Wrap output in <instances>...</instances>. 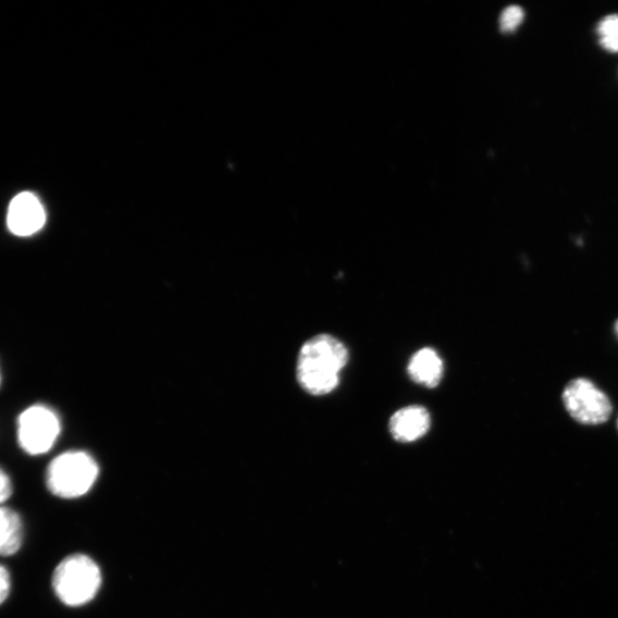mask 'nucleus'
Listing matches in <instances>:
<instances>
[{
	"label": "nucleus",
	"instance_id": "nucleus-15",
	"mask_svg": "<svg viewBox=\"0 0 618 618\" xmlns=\"http://www.w3.org/2000/svg\"><path fill=\"white\" fill-rule=\"evenodd\" d=\"M617 428H618V419H617Z\"/></svg>",
	"mask_w": 618,
	"mask_h": 618
},
{
	"label": "nucleus",
	"instance_id": "nucleus-6",
	"mask_svg": "<svg viewBox=\"0 0 618 618\" xmlns=\"http://www.w3.org/2000/svg\"><path fill=\"white\" fill-rule=\"evenodd\" d=\"M47 222L38 198L32 193H21L12 201L8 215L10 231L22 237L32 236Z\"/></svg>",
	"mask_w": 618,
	"mask_h": 618
},
{
	"label": "nucleus",
	"instance_id": "nucleus-7",
	"mask_svg": "<svg viewBox=\"0 0 618 618\" xmlns=\"http://www.w3.org/2000/svg\"><path fill=\"white\" fill-rule=\"evenodd\" d=\"M431 416L422 406H409L396 411L390 422L392 436L399 443H413L429 432Z\"/></svg>",
	"mask_w": 618,
	"mask_h": 618
},
{
	"label": "nucleus",
	"instance_id": "nucleus-1",
	"mask_svg": "<svg viewBox=\"0 0 618 618\" xmlns=\"http://www.w3.org/2000/svg\"><path fill=\"white\" fill-rule=\"evenodd\" d=\"M349 353L334 336L318 335L307 341L300 349L297 379L309 394L325 395L334 392L341 381V372L347 366Z\"/></svg>",
	"mask_w": 618,
	"mask_h": 618
},
{
	"label": "nucleus",
	"instance_id": "nucleus-11",
	"mask_svg": "<svg viewBox=\"0 0 618 618\" xmlns=\"http://www.w3.org/2000/svg\"><path fill=\"white\" fill-rule=\"evenodd\" d=\"M524 18V12L520 7L514 5L505 9L499 18V27L503 33L516 32Z\"/></svg>",
	"mask_w": 618,
	"mask_h": 618
},
{
	"label": "nucleus",
	"instance_id": "nucleus-12",
	"mask_svg": "<svg viewBox=\"0 0 618 618\" xmlns=\"http://www.w3.org/2000/svg\"><path fill=\"white\" fill-rule=\"evenodd\" d=\"M11 590V573L5 566L0 565V606H2L9 600Z\"/></svg>",
	"mask_w": 618,
	"mask_h": 618
},
{
	"label": "nucleus",
	"instance_id": "nucleus-13",
	"mask_svg": "<svg viewBox=\"0 0 618 618\" xmlns=\"http://www.w3.org/2000/svg\"><path fill=\"white\" fill-rule=\"evenodd\" d=\"M13 495V483L10 475L0 468V506H3Z\"/></svg>",
	"mask_w": 618,
	"mask_h": 618
},
{
	"label": "nucleus",
	"instance_id": "nucleus-9",
	"mask_svg": "<svg viewBox=\"0 0 618 618\" xmlns=\"http://www.w3.org/2000/svg\"><path fill=\"white\" fill-rule=\"evenodd\" d=\"M25 527L20 515L0 506V557H13L24 544Z\"/></svg>",
	"mask_w": 618,
	"mask_h": 618
},
{
	"label": "nucleus",
	"instance_id": "nucleus-8",
	"mask_svg": "<svg viewBox=\"0 0 618 618\" xmlns=\"http://www.w3.org/2000/svg\"><path fill=\"white\" fill-rule=\"evenodd\" d=\"M444 361L433 348H422L415 353L408 364L410 379L428 388L436 387L444 376Z\"/></svg>",
	"mask_w": 618,
	"mask_h": 618
},
{
	"label": "nucleus",
	"instance_id": "nucleus-4",
	"mask_svg": "<svg viewBox=\"0 0 618 618\" xmlns=\"http://www.w3.org/2000/svg\"><path fill=\"white\" fill-rule=\"evenodd\" d=\"M60 433V418L48 406L34 405L17 418V444L29 456L49 453Z\"/></svg>",
	"mask_w": 618,
	"mask_h": 618
},
{
	"label": "nucleus",
	"instance_id": "nucleus-5",
	"mask_svg": "<svg viewBox=\"0 0 618 618\" xmlns=\"http://www.w3.org/2000/svg\"><path fill=\"white\" fill-rule=\"evenodd\" d=\"M563 400L568 413L583 425L604 424L613 412L608 396L586 379L569 382Z\"/></svg>",
	"mask_w": 618,
	"mask_h": 618
},
{
	"label": "nucleus",
	"instance_id": "nucleus-10",
	"mask_svg": "<svg viewBox=\"0 0 618 618\" xmlns=\"http://www.w3.org/2000/svg\"><path fill=\"white\" fill-rule=\"evenodd\" d=\"M597 34L603 49L618 53V14L604 17L600 22Z\"/></svg>",
	"mask_w": 618,
	"mask_h": 618
},
{
	"label": "nucleus",
	"instance_id": "nucleus-3",
	"mask_svg": "<svg viewBox=\"0 0 618 618\" xmlns=\"http://www.w3.org/2000/svg\"><path fill=\"white\" fill-rule=\"evenodd\" d=\"M98 475V462L90 454L72 450L57 456L49 464L46 483L53 496L76 499L92 490Z\"/></svg>",
	"mask_w": 618,
	"mask_h": 618
},
{
	"label": "nucleus",
	"instance_id": "nucleus-2",
	"mask_svg": "<svg viewBox=\"0 0 618 618\" xmlns=\"http://www.w3.org/2000/svg\"><path fill=\"white\" fill-rule=\"evenodd\" d=\"M102 583L98 564L83 554L65 557L54 569L52 589L65 606L81 607L91 603Z\"/></svg>",
	"mask_w": 618,
	"mask_h": 618
},
{
	"label": "nucleus",
	"instance_id": "nucleus-14",
	"mask_svg": "<svg viewBox=\"0 0 618 618\" xmlns=\"http://www.w3.org/2000/svg\"><path fill=\"white\" fill-rule=\"evenodd\" d=\"M615 331H616V334H617V336H618V320H617V322H616V324H615Z\"/></svg>",
	"mask_w": 618,
	"mask_h": 618
}]
</instances>
